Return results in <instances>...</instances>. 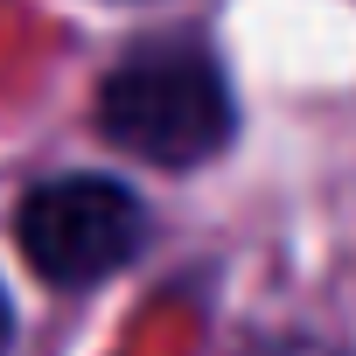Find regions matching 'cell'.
Segmentation results:
<instances>
[{
    "instance_id": "277c9868",
    "label": "cell",
    "mask_w": 356,
    "mask_h": 356,
    "mask_svg": "<svg viewBox=\"0 0 356 356\" xmlns=\"http://www.w3.org/2000/svg\"><path fill=\"white\" fill-rule=\"evenodd\" d=\"M8 328H15V314H8V293H0V349H8Z\"/></svg>"
},
{
    "instance_id": "3957f363",
    "label": "cell",
    "mask_w": 356,
    "mask_h": 356,
    "mask_svg": "<svg viewBox=\"0 0 356 356\" xmlns=\"http://www.w3.org/2000/svg\"><path fill=\"white\" fill-rule=\"evenodd\" d=\"M252 356H342V349H328V342H266V349H252Z\"/></svg>"
},
{
    "instance_id": "6da1fadb",
    "label": "cell",
    "mask_w": 356,
    "mask_h": 356,
    "mask_svg": "<svg viewBox=\"0 0 356 356\" xmlns=\"http://www.w3.org/2000/svg\"><path fill=\"white\" fill-rule=\"evenodd\" d=\"M98 126H105V140H119L140 161L196 168V161L224 154V140L238 133V105H231V84L203 42L168 35V42L133 49L105 77Z\"/></svg>"
},
{
    "instance_id": "7a4b0ae2",
    "label": "cell",
    "mask_w": 356,
    "mask_h": 356,
    "mask_svg": "<svg viewBox=\"0 0 356 356\" xmlns=\"http://www.w3.org/2000/svg\"><path fill=\"white\" fill-rule=\"evenodd\" d=\"M15 238L49 286H91L140 252L147 217L133 189L112 175H56V182H35L22 196Z\"/></svg>"
}]
</instances>
